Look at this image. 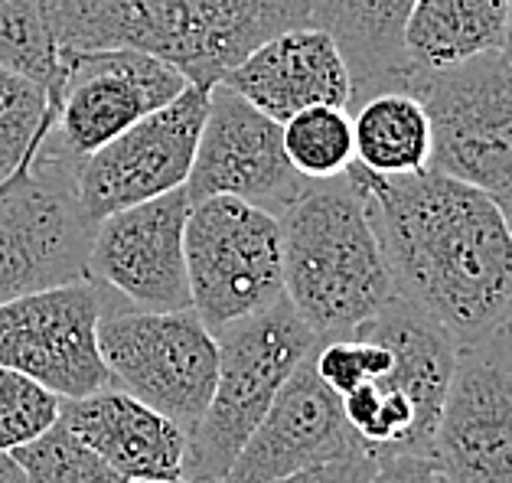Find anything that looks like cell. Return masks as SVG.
<instances>
[{
  "label": "cell",
  "mask_w": 512,
  "mask_h": 483,
  "mask_svg": "<svg viewBox=\"0 0 512 483\" xmlns=\"http://www.w3.org/2000/svg\"><path fill=\"white\" fill-rule=\"evenodd\" d=\"M131 483H196V480H131Z\"/></svg>",
  "instance_id": "cell-32"
},
{
  "label": "cell",
  "mask_w": 512,
  "mask_h": 483,
  "mask_svg": "<svg viewBox=\"0 0 512 483\" xmlns=\"http://www.w3.org/2000/svg\"><path fill=\"white\" fill-rule=\"evenodd\" d=\"M284 297L317 340L353 333L395 301V281L353 180L307 183L278 216Z\"/></svg>",
  "instance_id": "cell-3"
},
{
  "label": "cell",
  "mask_w": 512,
  "mask_h": 483,
  "mask_svg": "<svg viewBox=\"0 0 512 483\" xmlns=\"http://www.w3.org/2000/svg\"><path fill=\"white\" fill-rule=\"evenodd\" d=\"M454 483H512V346H460L431 451Z\"/></svg>",
  "instance_id": "cell-12"
},
{
  "label": "cell",
  "mask_w": 512,
  "mask_h": 483,
  "mask_svg": "<svg viewBox=\"0 0 512 483\" xmlns=\"http://www.w3.org/2000/svg\"><path fill=\"white\" fill-rule=\"evenodd\" d=\"M353 180L402 297L457 346H477L512 311V239L490 193L424 170L376 177L356 160Z\"/></svg>",
  "instance_id": "cell-1"
},
{
  "label": "cell",
  "mask_w": 512,
  "mask_h": 483,
  "mask_svg": "<svg viewBox=\"0 0 512 483\" xmlns=\"http://www.w3.org/2000/svg\"><path fill=\"white\" fill-rule=\"evenodd\" d=\"M411 4L415 0H314L310 23L327 30L340 46L353 76V105L379 89L405 85V20Z\"/></svg>",
  "instance_id": "cell-18"
},
{
  "label": "cell",
  "mask_w": 512,
  "mask_h": 483,
  "mask_svg": "<svg viewBox=\"0 0 512 483\" xmlns=\"http://www.w3.org/2000/svg\"><path fill=\"white\" fill-rule=\"evenodd\" d=\"M506 17L509 0H415L405 20L408 79L499 53Z\"/></svg>",
  "instance_id": "cell-19"
},
{
  "label": "cell",
  "mask_w": 512,
  "mask_h": 483,
  "mask_svg": "<svg viewBox=\"0 0 512 483\" xmlns=\"http://www.w3.org/2000/svg\"><path fill=\"white\" fill-rule=\"evenodd\" d=\"M186 187L105 216L95 226L89 281L115 291L137 311H193L186 281L183 229L190 216Z\"/></svg>",
  "instance_id": "cell-13"
},
{
  "label": "cell",
  "mask_w": 512,
  "mask_h": 483,
  "mask_svg": "<svg viewBox=\"0 0 512 483\" xmlns=\"http://www.w3.org/2000/svg\"><path fill=\"white\" fill-rule=\"evenodd\" d=\"M509 63H512V0H509V17H506V36H503V49H499Z\"/></svg>",
  "instance_id": "cell-30"
},
{
  "label": "cell",
  "mask_w": 512,
  "mask_h": 483,
  "mask_svg": "<svg viewBox=\"0 0 512 483\" xmlns=\"http://www.w3.org/2000/svg\"><path fill=\"white\" fill-rule=\"evenodd\" d=\"M56 121L43 85L0 66V183L40 151Z\"/></svg>",
  "instance_id": "cell-23"
},
{
  "label": "cell",
  "mask_w": 512,
  "mask_h": 483,
  "mask_svg": "<svg viewBox=\"0 0 512 483\" xmlns=\"http://www.w3.org/2000/svg\"><path fill=\"white\" fill-rule=\"evenodd\" d=\"M379 467V457L372 454H349V457H336V461H323L314 467H304L297 474H287L274 483H369L372 474Z\"/></svg>",
  "instance_id": "cell-26"
},
{
  "label": "cell",
  "mask_w": 512,
  "mask_h": 483,
  "mask_svg": "<svg viewBox=\"0 0 512 483\" xmlns=\"http://www.w3.org/2000/svg\"><path fill=\"white\" fill-rule=\"evenodd\" d=\"M281 144L291 167L304 180H336L356 160L353 115H349V108L333 105L304 108L281 125Z\"/></svg>",
  "instance_id": "cell-22"
},
{
  "label": "cell",
  "mask_w": 512,
  "mask_h": 483,
  "mask_svg": "<svg viewBox=\"0 0 512 483\" xmlns=\"http://www.w3.org/2000/svg\"><path fill=\"white\" fill-rule=\"evenodd\" d=\"M216 386L206 412L186 431L183 480L222 483L297 366L320 343L287 297L222 333Z\"/></svg>",
  "instance_id": "cell-4"
},
{
  "label": "cell",
  "mask_w": 512,
  "mask_h": 483,
  "mask_svg": "<svg viewBox=\"0 0 512 483\" xmlns=\"http://www.w3.org/2000/svg\"><path fill=\"white\" fill-rule=\"evenodd\" d=\"M183 255L193 311L212 337L284 297L281 222L252 203L235 196L193 203Z\"/></svg>",
  "instance_id": "cell-6"
},
{
  "label": "cell",
  "mask_w": 512,
  "mask_h": 483,
  "mask_svg": "<svg viewBox=\"0 0 512 483\" xmlns=\"http://www.w3.org/2000/svg\"><path fill=\"white\" fill-rule=\"evenodd\" d=\"M14 461L23 467L27 483H131L79 438H72L62 421H56L46 435L17 448Z\"/></svg>",
  "instance_id": "cell-24"
},
{
  "label": "cell",
  "mask_w": 512,
  "mask_h": 483,
  "mask_svg": "<svg viewBox=\"0 0 512 483\" xmlns=\"http://www.w3.org/2000/svg\"><path fill=\"white\" fill-rule=\"evenodd\" d=\"M105 294L98 284L72 281L0 304V366L36 379L59 399H82L111 386L98 320Z\"/></svg>",
  "instance_id": "cell-11"
},
{
  "label": "cell",
  "mask_w": 512,
  "mask_h": 483,
  "mask_svg": "<svg viewBox=\"0 0 512 483\" xmlns=\"http://www.w3.org/2000/svg\"><path fill=\"white\" fill-rule=\"evenodd\" d=\"M261 115L284 125L297 111L353 105V76L336 40L320 27H297L265 40L219 79Z\"/></svg>",
  "instance_id": "cell-16"
},
{
  "label": "cell",
  "mask_w": 512,
  "mask_h": 483,
  "mask_svg": "<svg viewBox=\"0 0 512 483\" xmlns=\"http://www.w3.org/2000/svg\"><path fill=\"white\" fill-rule=\"evenodd\" d=\"M95 226L79 203L76 160L43 141L0 183V304L89 278Z\"/></svg>",
  "instance_id": "cell-5"
},
{
  "label": "cell",
  "mask_w": 512,
  "mask_h": 483,
  "mask_svg": "<svg viewBox=\"0 0 512 483\" xmlns=\"http://www.w3.org/2000/svg\"><path fill=\"white\" fill-rule=\"evenodd\" d=\"M369 483H454L431 454H389L379 457V467Z\"/></svg>",
  "instance_id": "cell-27"
},
{
  "label": "cell",
  "mask_w": 512,
  "mask_h": 483,
  "mask_svg": "<svg viewBox=\"0 0 512 483\" xmlns=\"http://www.w3.org/2000/svg\"><path fill=\"white\" fill-rule=\"evenodd\" d=\"M499 333H503V337H506V343L512 346V311L506 314V320H503V327H499Z\"/></svg>",
  "instance_id": "cell-31"
},
{
  "label": "cell",
  "mask_w": 512,
  "mask_h": 483,
  "mask_svg": "<svg viewBox=\"0 0 512 483\" xmlns=\"http://www.w3.org/2000/svg\"><path fill=\"white\" fill-rule=\"evenodd\" d=\"M0 483H27V474H23V467L14 461V454H4V451H0Z\"/></svg>",
  "instance_id": "cell-28"
},
{
  "label": "cell",
  "mask_w": 512,
  "mask_h": 483,
  "mask_svg": "<svg viewBox=\"0 0 512 483\" xmlns=\"http://www.w3.org/2000/svg\"><path fill=\"white\" fill-rule=\"evenodd\" d=\"M111 389H121L157 408L190 431L206 412L216 386L219 343L196 311L154 314L131 304H108L98 320Z\"/></svg>",
  "instance_id": "cell-7"
},
{
  "label": "cell",
  "mask_w": 512,
  "mask_h": 483,
  "mask_svg": "<svg viewBox=\"0 0 512 483\" xmlns=\"http://www.w3.org/2000/svg\"><path fill=\"white\" fill-rule=\"evenodd\" d=\"M62 66L56 121L46 144L76 164L190 85L164 59L137 49H62Z\"/></svg>",
  "instance_id": "cell-9"
},
{
  "label": "cell",
  "mask_w": 512,
  "mask_h": 483,
  "mask_svg": "<svg viewBox=\"0 0 512 483\" xmlns=\"http://www.w3.org/2000/svg\"><path fill=\"white\" fill-rule=\"evenodd\" d=\"M62 399L36 379L0 366V451L14 454L59 421Z\"/></svg>",
  "instance_id": "cell-25"
},
{
  "label": "cell",
  "mask_w": 512,
  "mask_h": 483,
  "mask_svg": "<svg viewBox=\"0 0 512 483\" xmlns=\"http://www.w3.org/2000/svg\"><path fill=\"white\" fill-rule=\"evenodd\" d=\"M431 118V170L499 193L512 183V63L486 53L405 82Z\"/></svg>",
  "instance_id": "cell-8"
},
{
  "label": "cell",
  "mask_w": 512,
  "mask_h": 483,
  "mask_svg": "<svg viewBox=\"0 0 512 483\" xmlns=\"http://www.w3.org/2000/svg\"><path fill=\"white\" fill-rule=\"evenodd\" d=\"M0 66L43 85L56 111L66 66L49 23V0H0Z\"/></svg>",
  "instance_id": "cell-21"
},
{
  "label": "cell",
  "mask_w": 512,
  "mask_h": 483,
  "mask_svg": "<svg viewBox=\"0 0 512 483\" xmlns=\"http://www.w3.org/2000/svg\"><path fill=\"white\" fill-rule=\"evenodd\" d=\"M212 85H186L170 105L151 111L115 141L76 164V190L85 216L102 222L121 209L186 187Z\"/></svg>",
  "instance_id": "cell-10"
},
{
  "label": "cell",
  "mask_w": 512,
  "mask_h": 483,
  "mask_svg": "<svg viewBox=\"0 0 512 483\" xmlns=\"http://www.w3.org/2000/svg\"><path fill=\"white\" fill-rule=\"evenodd\" d=\"M362 451L366 448L349 428L340 395L323 386L314 359L307 356L281 386L222 483H274L304 467Z\"/></svg>",
  "instance_id": "cell-15"
},
{
  "label": "cell",
  "mask_w": 512,
  "mask_h": 483,
  "mask_svg": "<svg viewBox=\"0 0 512 483\" xmlns=\"http://www.w3.org/2000/svg\"><path fill=\"white\" fill-rule=\"evenodd\" d=\"M59 421L124 480H183L186 428L121 389L62 399Z\"/></svg>",
  "instance_id": "cell-17"
},
{
  "label": "cell",
  "mask_w": 512,
  "mask_h": 483,
  "mask_svg": "<svg viewBox=\"0 0 512 483\" xmlns=\"http://www.w3.org/2000/svg\"><path fill=\"white\" fill-rule=\"evenodd\" d=\"M314 0H49L59 49H137L216 85L255 46L310 27Z\"/></svg>",
  "instance_id": "cell-2"
},
{
  "label": "cell",
  "mask_w": 512,
  "mask_h": 483,
  "mask_svg": "<svg viewBox=\"0 0 512 483\" xmlns=\"http://www.w3.org/2000/svg\"><path fill=\"white\" fill-rule=\"evenodd\" d=\"M493 203H496V209H499V216H503L506 229H509V239H512V183H509V187L499 190V193H493Z\"/></svg>",
  "instance_id": "cell-29"
},
{
  "label": "cell",
  "mask_w": 512,
  "mask_h": 483,
  "mask_svg": "<svg viewBox=\"0 0 512 483\" xmlns=\"http://www.w3.org/2000/svg\"><path fill=\"white\" fill-rule=\"evenodd\" d=\"M310 180L291 167L281 144V125L248 105L226 85H212L209 111L199 131L186 196H235L271 216H281Z\"/></svg>",
  "instance_id": "cell-14"
},
{
  "label": "cell",
  "mask_w": 512,
  "mask_h": 483,
  "mask_svg": "<svg viewBox=\"0 0 512 483\" xmlns=\"http://www.w3.org/2000/svg\"><path fill=\"white\" fill-rule=\"evenodd\" d=\"M356 164L376 177H415L431 170V118L408 89H379L356 102Z\"/></svg>",
  "instance_id": "cell-20"
}]
</instances>
